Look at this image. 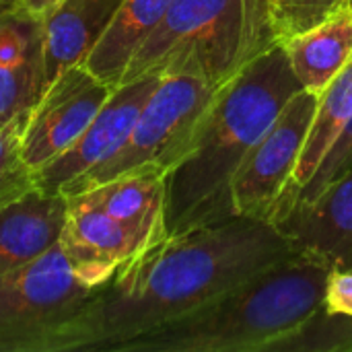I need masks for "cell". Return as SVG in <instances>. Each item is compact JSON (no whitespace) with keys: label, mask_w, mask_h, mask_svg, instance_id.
<instances>
[{"label":"cell","mask_w":352,"mask_h":352,"mask_svg":"<svg viewBox=\"0 0 352 352\" xmlns=\"http://www.w3.org/2000/svg\"><path fill=\"white\" fill-rule=\"evenodd\" d=\"M352 118V60L349 66L322 91L320 103L314 116V122L309 126L303 151L299 155L295 173L291 177V184L283 198L278 200L276 208L270 214V221H274L280 212H285L301 192V188L311 179L318 165L334 144V140L340 136L344 126Z\"/></svg>","instance_id":"18"},{"label":"cell","mask_w":352,"mask_h":352,"mask_svg":"<svg viewBox=\"0 0 352 352\" xmlns=\"http://www.w3.org/2000/svg\"><path fill=\"white\" fill-rule=\"evenodd\" d=\"M122 0H62L43 19V91L85 64Z\"/></svg>","instance_id":"14"},{"label":"cell","mask_w":352,"mask_h":352,"mask_svg":"<svg viewBox=\"0 0 352 352\" xmlns=\"http://www.w3.org/2000/svg\"><path fill=\"white\" fill-rule=\"evenodd\" d=\"M214 95L217 89L202 78L188 74L161 76L122 148L103 165L66 186L62 194L74 196L138 169L169 173L190 153Z\"/></svg>","instance_id":"6"},{"label":"cell","mask_w":352,"mask_h":352,"mask_svg":"<svg viewBox=\"0 0 352 352\" xmlns=\"http://www.w3.org/2000/svg\"><path fill=\"white\" fill-rule=\"evenodd\" d=\"M171 2L173 0H122L85 66L99 80L116 89L130 60L163 21Z\"/></svg>","instance_id":"17"},{"label":"cell","mask_w":352,"mask_h":352,"mask_svg":"<svg viewBox=\"0 0 352 352\" xmlns=\"http://www.w3.org/2000/svg\"><path fill=\"white\" fill-rule=\"evenodd\" d=\"M352 167V118L349 124L344 126V130L340 132V136L334 140V144L330 146V151L326 153V157L322 159V163L318 165L316 173L311 175V179L301 188V192L297 194L293 204L299 202H309L314 200L322 190H326L332 182H336L340 175H344ZM291 204V206H293ZM283 214V212H280Z\"/></svg>","instance_id":"21"},{"label":"cell","mask_w":352,"mask_h":352,"mask_svg":"<svg viewBox=\"0 0 352 352\" xmlns=\"http://www.w3.org/2000/svg\"><path fill=\"white\" fill-rule=\"evenodd\" d=\"M299 252L326 260L334 272L352 268V167L314 200L289 206L272 221Z\"/></svg>","instance_id":"10"},{"label":"cell","mask_w":352,"mask_h":352,"mask_svg":"<svg viewBox=\"0 0 352 352\" xmlns=\"http://www.w3.org/2000/svg\"><path fill=\"white\" fill-rule=\"evenodd\" d=\"M349 0H272V23L278 43L324 23Z\"/></svg>","instance_id":"19"},{"label":"cell","mask_w":352,"mask_h":352,"mask_svg":"<svg viewBox=\"0 0 352 352\" xmlns=\"http://www.w3.org/2000/svg\"><path fill=\"white\" fill-rule=\"evenodd\" d=\"M161 74H148L118 85L80 138L58 159L33 173V184L45 192H62L74 179L111 159L128 140L144 103L157 89Z\"/></svg>","instance_id":"9"},{"label":"cell","mask_w":352,"mask_h":352,"mask_svg":"<svg viewBox=\"0 0 352 352\" xmlns=\"http://www.w3.org/2000/svg\"><path fill=\"white\" fill-rule=\"evenodd\" d=\"M320 95L299 89L280 109L233 182L235 214L270 219L287 192L314 122Z\"/></svg>","instance_id":"7"},{"label":"cell","mask_w":352,"mask_h":352,"mask_svg":"<svg viewBox=\"0 0 352 352\" xmlns=\"http://www.w3.org/2000/svg\"><path fill=\"white\" fill-rule=\"evenodd\" d=\"M43 95V19L16 6L0 23V126L27 122Z\"/></svg>","instance_id":"12"},{"label":"cell","mask_w":352,"mask_h":352,"mask_svg":"<svg viewBox=\"0 0 352 352\" xmlns=\"http://www.w3.org/2000/svg\"><path fill=\"white\" fill-rule=\"evenodd\" d=\"M91 287L56 243L0 274V352L85 351Z\"/></svg>","instance_id":"5"},{"label":"cell","mask_w":352,"mask_h":352,"mask_svg":"<svg viewBox=\"0 0 352 352\" xmlns=\"http://www.w3.org/2000/svg\"><path fill=\"white\" fill-rule=\"evenodd\" d=\"M68 214V196L35 184L0 202V274L21 268L56 243Z\"/></svg>","instance_id":"13"},{"label":"cell","mask_w":352,"mask_h":352,"mask_svg":"<svg viewBox=\"0 0 352 352\" xmlns=\"http://www.w3.org/2000/svg\"><path fill=\"white\" fill-rule=\"evenodd\" d=\"M25 122L0 126V202L33 186V173L21 159V132Z\"/></svg>","instance_id":"20"},{"label":"cell","mask_w":352,"mask_h":352,"mask_svg":"<svg viewBox=\"0 0 352 352\" xmlns=\"http://www.w3.org/2000/svg\"><path fill=\"white\" fill-rule=\"evenodd\" d=\"M19 6V2H12V4H0V23L14 10Z\"/></svg>","instance_id":"24"},{"label":"cell","mask_w":352,"mask_h":352,"mask_svg":"<svg viewBox=\"0 0 352 352\" xmlns=\"http://www.w3.org/2000/svg\"><path fill=\"white\" fill-rule=\"evenodd\" d=\"M332 272L320 256L295 250L214 303L116 352L352 351V316L326 320Z\"/></svg>","instance_id":"2"},{"label":"cell","mask_w":352,"mask_h":352,"mask_svg":"<svg viewBox=\"0 0 352 352\" xmlns=\"http://www.w3.org/2000/svg\"><path fill=\"white\" fill-rule=\"evenodd\" d=\"M283 47L299 85L322 95L352 60V6L287 39Z\"/></svg>","instance_id":"16"},{"label":"cell","mask_w":352,"mask_h":352,"mask_svg":"<svg viewBox=\"0 0 352 352\" xmlns=\"http://www.w3.org/2000/svg\"><path fill=\"white\" fill-rule=\"evenodd\" d=\"M291 252L295 248L270 219L248 214L165 235L93 291L85 351L116 352L140 334L214 303Z\"/></svg>","instance_id":"1"},{"label":"cell","mask_w":352,"mask_h":352,"mask_svg":"<svg viewBox=\"0 0 352 352\" xmlns=\"http://www.w3.org/2000/svg\"><path fill=\"white\" fill-rule=\"evenodd\" d=\"M165 175L167 173L159 169H138L74 196L101 208L151 245L167 235Z\"/></svg>","instance_id":"15"},{"label":"cell","mask_w":352,"mask_h":352,"mask_svg":"<svg viewBox=\"0 0 352 352\" xmlns=\"http://www.w3.org/2000/svg\"><path fill=\"white\" fill-rule=\"evenodd\" d=\"M299 89L278 43L217 91L190 153L165 175L167 235L235 217V175Z\"/></svg>","instance_id":"3"},{"label":"cell","mask_w":352,"mask_h":352,"mask_svg":"<svg viewBox=\"0 0 352 352\" xmlns=\"http://www.w3.org/2000/svg\"><path fill=\"white\" fill-rule=\"evenodd\" d=\"M60 245L91 287L103 285L120 264L148 248L132 229L78 196H68Z\"/></svg>","instance_id":"11"},{"label":"cell","mask_w":352,"mask_h":352,"mask_svg":"<svg viewBox=\"0 0 352 352\" xmlns=\"http://www.w3.org/2000/svg\"><path fill=\"white\" fill-rule=\"evenodd\" d=\"M328 309L352 316V268L346 272H332L328 285Z\"/></svg>","instance_id":"22"},{"label":"cell","mask_w":352,"mask_h":352,"mask_svg":"<svg viewBox=\"0 0 352 352\" xmlns=\"http://www.w3.org/2000/svg\"><path fill=\"white\" fill-rule=\"evenodd\" d=\"M62 0H19V6L25 8L31 14L43 16L45 12H50L56 4H60Z\"/></svg>","instance_id":"23"},{"label":"cell","mask_w":352,"mask_h":352,"mask_svg":"<svg viewBox=\"0 0 352 352\" xmlns=\"http://www.w3.org/2000/svg\"><path fill=\"white\" fill-rule=\"evenodd\" d=\"M274 45L272 0H173L120 85L148 74H188L219 91Z\"/></svg>","instance_id":"4"},{"label":"cell","mask_w":352,"mask_h":352,"mask_svg":"<svg viewBox=\"0 0 352 352\" xmlns=\"http://www.w3.org/2000/svg\"><path fill=\"white\" fill-rule=\"evenodd\" d=\"M349 4H351V6H352V0H349Z\"/></svg>","instance_id":"26"},{"label":"cell","mask_w":352,"mask_h":352,"mask_svg":"<svg viewBox=\"0 0 352 352\" xmlns=\"http://www.w3.org/2000/svg\"><path fill=\"white\" fill-rule=\"evenodd\" d=\"M113 87L85 64L62 72L31 109L21 132V159L31 173L66 153L95 120Z\"/></svg>","instance_id":"8"},{"label":"cell","mask_w":352,"mask_h":352,"mask_svg":"<svg viewBox=\"0 0 352 352\" xmlns=\"http://www.w3.org/2000/svg\"><path fill=\"white\" fill-rule=\"evenodd\" d=\"M12 2H19V0H0V4H12Z\"/></svg>","instance_id":"25"}]
</instances>
